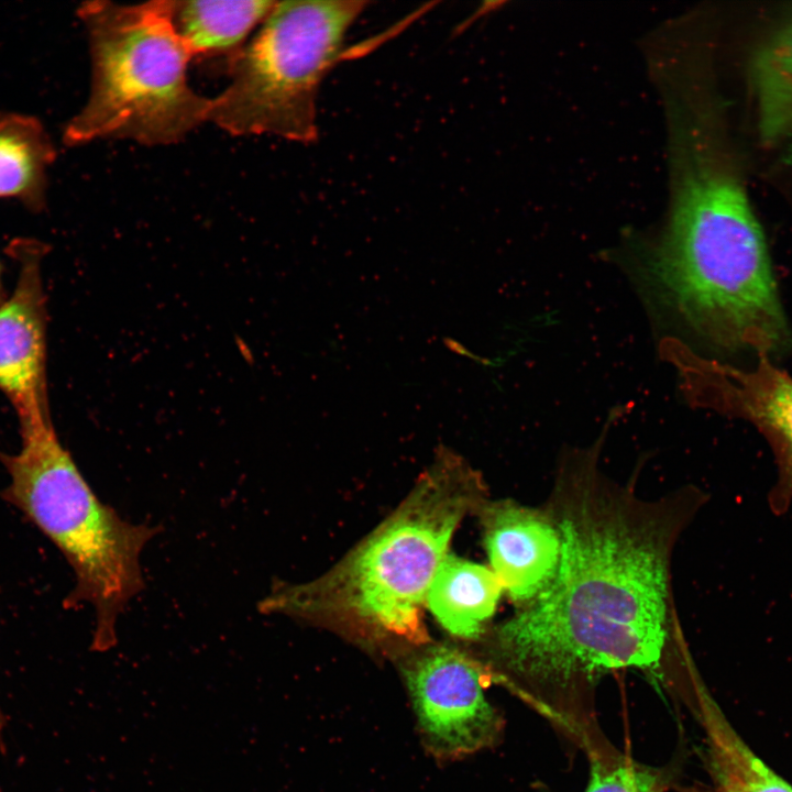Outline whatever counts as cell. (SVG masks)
<instances>
[{"label": "cell", "mask_w": 792, "mask_h": 792, "mask_svg": "<svg viewBox=\"0 0 792 792\" xmlns=\"http://www.w3.org/2000/svg\"><path fill=\"white\" fill-rule=\"evenodd\" d=\"M584 792H660L658 777L647 768L619 761L605 765L592 761Z\"/></svg>", "instance_id": "cell-16"}, {"label": "cell", "mask_w": 792, "mask_h": 792, "mask_svg": "<svg viewBox=\"0 0 792 792\" xmlns=\"http://www.w3.org/2000/svg\"><path fill=\"white\" fill-rule=\"evenodd\" d=\"M609 425L559 459L542 506L561 537L554 578L484 635L487 663L505 678L566 688L618 669L656 674L686 651L672 558L707 494L689 484L646 498L608 476L600 458Z\"/></svg>", "instance_id": "cell-1"}, {"label": "cell", "mask_w": 792, "mask_h": 792, "mask_svg": "<svg viewBox=\"0 0 792 792\" xmlns=\"http://www.w3.org/2000/svg\"><path fill=\"white\" fill-rule=\"evenodd\" d=\"M491 569L520 607L552 581L561 556V537L546 510L512 499L485 501L479 508Z\"/></svg>", "instance_id": "cell-10"}, {"label": "cell", "mask_w": 792, "mask_h": 792, "mask_svg": "<svg viewBox=\"0 0 792 792\" xmlns=\"http://www.w3.org/2000/svg\"><path fill=\"white\" fill-rule=\"evenodd\" d=\"M670 123L671 200L649 270L707 343L772 358L792 343L762 228L739 177L689 111Z\"/></svg>", "instance_id": "cell-2"}, {"label": "cell", "mask_w": 792, "mask_h": 792, "mask_svg": "<svg viewBox=\"0 0 792 792\" xmlns=\"http://www.w3.org/2000/svg\"><path fill=\"white\" fill-rule=\"evenodd\" d=\"M6 722H7L6 716H4L3 712H2V710L0 708V732L3 730V727H4V725H6Z\"/></svg>", "instance_id": "cell-17"}, {"label": "cell", "mask_w": 792, "mask_h": 792, "mask_svg": "<svg viewBox=\"0 0 792 792\" xmlns=\"http://www.w3.org/2000/svg\"><path fill=\"white\" fill-rule=\"evenodd\" d=\"M358 0L277 1L255 36L229 57V84L210 98L208 121L234 136L318 139V94L345 55Z\"/></svg>", "instance_id": "cell-6"}, {"label": "cell", "mask_w": 792, "mask_h": 792, "mask_svg": "<svg viewBox=\"0 0 792 792\" xmlns=\"http://www.w3.org/2000/svg\"><path fill=\"white\" fill-rule=\"evenodd\" d=\"M56 148L34 116L0 112V199L40 212L46 205L48 169Z\"/></svg>", "instance_id": "cell-13"}, {"label": "cell", "mask_w": 792, "mask_h": 792, "mask_svg": "<svg viewBox=\"0 0 792 792\" xmlns=\"http://www.w3.org/2000/svg\"><path fill=\"white\" fill-rule=\"evenodd\" d=\"M693 686L714 792H792V784L765 763L736 732L697 675Z\"/></svg>", "instance_id": "cell-12"}, {"label": "cell", "mask_w": 792, "mask_h": 792, "mask_svg": "<svg viewBox=\"0 0 792 792\" xmlns=\"http://www.w3.org/2000/svg\"><path fill=\"white\" fill-rule=\"evenodd\" d=\"M757 132L765 146L792 136V16L766 35L748 63Z\"/></svg>", "instance_id": "cell-14"}, {"label": "cell", "mask_w": 792, "mask_h": 792, "mask_svg": "<svg viewBox=\"0 0 792 792\" xmlns=\"http://www.w3.org/2000/svg\"><path fill=\"white\" fill-rule=\"evenodd\" d=\"M2 295H3V292H2V287H1V271H0V302L3 300Z\"/></svg>", "instance_id": "cell-18"}, {"label": "cell", "mask_w": 792, "mask_h": 792, "mask_svg": "<svg viewBox=\"0 0 792 792\" xmlns=\"http://www.w3.org/2000/svg\"><path fill=\"white\" fill-rule=\"evenodd\" d=\"M503 591L491 568L448 553L431 581L426 604L449 634L477 640L486 634Z\"/></svg>", "instance_id": "cell-11"}, {"label": "cell", "mask_w": 792, "mask_h": 792, "mask_svg": "<svg viewBox=\"0 0 792 792\" xmlns=\"http://www.w3.org/2000/svg\"><path fill=\"white\" fill-rule=\"evenodd\" d=\"M20 428V451L0 452L10 476L0 495L65 557L76 582L64 607L90 604L91 650L108 651L117 644L118 616L144 586L140 556L158 529L124 520L98 498L51 418L21 422Z\"/></svg>", "instance_id": "cell-5"}, {"label": "cell", "mask_w": 792, "mask_h": 792, "mask_svg": "<svg viewBox=\"0 0 792 792\" xmlns=\"http://www.w3.org/2000/svg\"><path fill=\"white\" fill-rule=\"evenodd\" d=\"M43 250L32 240L19 239L10 245L19 272L10 297L0 302V391L15 408L20 422L51 418Z\"/></svg>", "instance_id": "cell-9"}, {"label": "cell", "mask_w": 792, "mask_h": 792, "mask_svg": "<svg viewBox=\"0 0 792 792\" xmlns=\"http://www.w3.org/2000/svg\"><path fill=\"white\" fill-rule=\"evenodd\" d=\"M484 502L481 476L442 449L400 505L332 569L307 583H275L257 608L376 648L421 647L431 581L460 521Z\"/></svg>", "instance_id": "cell-3"}, {"label": "cell", "mask_w": 792, "mask_h": 792, "mask_svg": "<svg viewBox=\"0 0 792 792\" xmlns=\"http://www.w3.org/2000/svg\"><path fill=\"white\" fill-rule=\"evenodd\" d=\"M174 7V0L79 4L91 82L86 103L64 128L66 145L105 139L168 145L208 121L211 99L188 84L194 56L175 26Z\"/></svg>", "instance_id": "cell-4"}, {"label": "cell", "mask_w": 792, "mask_h": 792, "mask_svg": "<svg viewBox=\"0 0 792 792\" xmlns=\"http://www.w3.org/2000/svg\"><path fill=\"white\" fill-rule=\"evenodd\" d=\"M413 651L400 669L427 750L449 760L493 746L502 717L485 695L487 668L449 645Z\"/></svg>", "instance_id": "cell-8"}, {"label": "cell", "mask_w": 792, "mask_h": 792, "mask_svg": "<svg viewBox=\"0 0 792 792\" xmlns=\"http://www.w3.org/2000/svg\"><path fill=\"white\" fill-rule=\"evenodd\" d=\"M660 354L676 369L691 405L748 421L762 435L777 465L768 504L784 515L792 504V376L770 358L746 370L702 356L675 338L661 341Z\"/></svg>", "instance_id": "cell-7"}, {"label": "cell", "mask_w": 792, "mask_h": 792, "mask_svg": "<svg viewBox=\"0 0 792 792\" xmlns=\"http://www.w3.org/2000/svg\"><path fill=\"white\" fill-rule=\"evenodd\" d=\"M277 1H175V26L193 56L234 53L251 31L263 23Z\"/></svg>", "instance_id": "cell-15"}]
</instances>
